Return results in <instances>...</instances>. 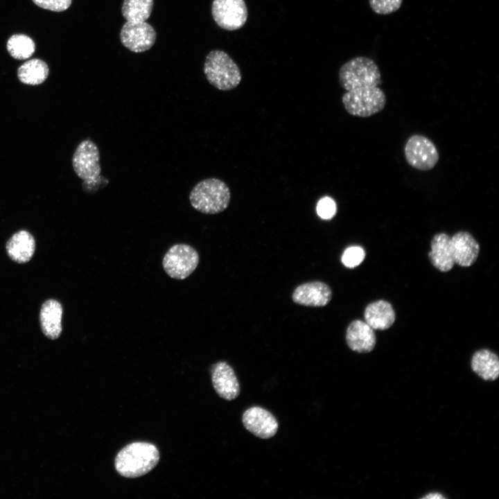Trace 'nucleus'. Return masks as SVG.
Masks as SVG:
<instances>
[{
    "instance_id": "nucleus-3",
    "label": "nucleus",
    "mask_w": 499,
    "mask_h": 499,
    "mask_svg": "<svg viewBox=\"0 0 499 499\" xmlns=\"http://www.w3.org/2000/svg\"><path fill=\"white\" fill-rule=\"evenodd\" d=\"M230 200L231 192L228 186L215 177L199 182L189 194L191 206L205 214L222 212L228 207Z\"/></svg>"
},
{
    "instance_id": "nucleus-8",
    "label": "nucleus",
    "mask_w": 499,
    "mask_h": 499,
    "mask_svg": "<svg viewBox=\"0 0 499 499\" xmlns=\"http://www.w3.org/2000/svg\"><path fill=\"white\" fill-rule=\"evenodd\" d=\"M404 153L408 164L419 170L432 169L439 158L435 145L428 137L421 134H414L408 139Z\"/></svg>"
},
{
    "instance_id": "nucleus-12",
    "label": "nucleus",
    "mask_w": 499,
    "mask_h": 499,
    "mask_svg": "<svg viewBox=\"0 0 499 499\" xmlns=\"http://www.w3.org/2000/svg\"><path fill=\"white\" fill-rule=\"evenodd\" d=\"M332 297L331 288L322 281H312L297 286L294 290L292 301L299 305L322 307L327 305Z\"/></svg>"
},
{
    "instance_id": "nucleus-9",
    "label": "nucleus",
    "mask_w": 499,
    "mask_h": 499,
    "mask_svg": "<svg viewBox=\"0 0 499 499\" xmlns=\"http://www.w3.org/2000/svg\"><path fill=\"white\" fill-rule=\"evenodd\" d=\"M211 15L219 27L231 31L245 24L248 10L244 0H213Z\"/></svg>"
},
{
    "instance_id": "nucleus-10",
    "label": "nucleus",
    "mask_w": 499,
    "mask_h": 499,
    "mask_svg": "<svg viewBox=\"0 0 499 499\" xmlns=\"http://www.w3.org/2000/svg\"><path fill=\"white\" fill-rule=\"evenodd\" d=\"M156 37L155 30L146 21H126L120 31L121 44L134 53H142L149 50L155 43Z\"/></svg>"
},
{
    "instance_id": "nucleus-26",
    "label": "nucleus",
    "mask_w": 499,
    "mask_h": 499,
    "mask_svg": "<svg viewBox=\"0 0 499 499\" xmlns=\"http://www.w3.org/2000/svg\"><path fill=\"white\" fill-rule=\"evenodd\" d=\"M37 6L55 12L66 10L71 4L72 0H32Z\"/></svg>"
},
{
    "instance_id": "nucleus-21",
    "label": "nucleus",
    "mask_w": 499,
    "mask_h": 499,
    "mask_svg": "<svg viewBox=\"0 0 499 499\" xmlns=\"http://www.w3.org/2000/svg\"><path fill=\"white\" fill-rule=\"evenodd\" d=\"M48 64L40 59H32L25 62L17 69L19 80L25 85H38L48 78Z\"/></svg>"
},
{
    "instance_id": "nucleus-18",
    "label": "nucleus",
    "mask_w": 499,
    "mask_h": 499,
    "mask_svg": "<svg viewBox=\"0 0 499 499\" xmlns=\"http://www.w3.org/2000/svg\"><path fill=\"white\" fill-rule=\"evenodd\" d=\"M35 250V238L30 233L25 230L15 233L6 243L8 256L18 263L28 262L32 259Z\"/></svg>"
},
{
    "instance_id": "nucleus-7",
    "label": "nucleus",
    "mask_w": 499,
    "mask_h": 499,
    "mask_svg": "<svg viewBox=\"0 0 499 499\" xmlns=\"http://www.w3.org/2000/svg\"><path fill=\"white\" fill-rule=\"evenodd\" d=\"M198 252L192 246L179 243L170 247L165 254L162 265L171 278L182 280L190 276L199 263Z\"/></svg>"
},
{
    "instance_id": "nucleus-15",
    "label": "nucleus",
    "mask_w": 499,
    "mask_h": 499,
    "mask_svg": "<svg viewBox=\"0 0 499 499\" xmlns=\"http://www.w3.org/2000/svg\"><path fill=\"white\" fill-rule=\"evenodd\" d=\"M454 262L462 267H469L476 261L480 246L468 232L459 231L450 237Z\"/></svg>"
},
{
    "instance_id": "nucleus-4",
    "label": "nucleus",
    "mask_w": 499,
    "mask_h": 499,
    "mask_svg": "<svg viewBox=\"0 0 499 499\" xmlns=\"http://www.w3.org/2000/svg\"><path fill=\"white\" fill-rule=\"evenodd\" d=\"M338 81L346 91L378 87L382 83L377 64L364 56L355 57L342 64L338 71Z\"/></svg>"
},
{
    "instance_id": "nucleus-23",
    "label": "nucleus",
    "mask_w": 499,
    "mask_h": 499,
    "mask_svg": "<svg viewBox=\"0 0 499 499\" xmlns=\"http://www.w3.org/2000/svg\"><path fill=\"white\" fill-rule=\"evenodd\" d=\"M9 54L17 60H26L35 52V44L33 39L24 34H15L6 44Z\"/></svg>"
},
{
    "instance_id": "nucleus-1",
    "label": "nucleus",
    "mask_w": 499,
    "mask_h": 499,
    "mask_svg": "<svg viewBox=\"0 0 499 499\" xmlns=\"http://www.w3.org/2000/svg\"><path fill=\"white\" fill-rule=\"evenodd\" d=\"M159 459V453L155 446L147 442H134L117 454L115 468L122 476L134 478L148 473Z\"/></svg>"
},
{
    "instance_id": "nucleus-17",
    "label": "nucleus",
    "mask_w": 499,
    "mask_h": 499,
    "mask_svg": "<svg viewBox=\"0 0 499 499\" xmlns=\"http://www.w3.org/2000/svg\"><path fill=\"white\" fill-rule=\"evenodd\" d=\"M428 257L435 268L448 272L454 265L450 237L444 233L436 234L432 239Z\"/></svg>"
},
{
    "instance_id": "nucleus-16",
    "label": "nucleus",
    "mask_w": 499,
    "mask_h": 499,
    "mask_svg": "<svg viewBox=\"0 0 499 499\" xmlns=\"http://www.w3.org/2000/svg\"><path fill=\"white\" fill-rule=\"evenodd\" d=\"M62 306L55 299H48L42 305L40 320L42 331L51 340L57 339L62 333Z\"/></svg>"
},
{
    "instance_id": "nucleus-19",
    "label": "nucleus",
    "mask_w": 499,
    "mask_h": 499,
    "mask_svg": "<svg viewBox=\"0 0 499 499\" xmlns=\"http://www.w3.org/2000/svg\"><path fill=\"white\" fill-rule=\"evenodd\" d=\"M365 322L373 329L385 330L395 321V313L392 305L379 300L369 304L365 310Z\"/></svg>"
},
{
    "instance_id": "nucleus-25",
    "label": "nucleus",
    "mask_w": 499,
    "mask_h": 499,
    "mask_svg": "<svg viewBox=\"0 0 499 499\" xmlns=\"http://www.w3.org/2000/svg\"><path fill=\"white\" fill-rule=\"evenodd\" d=\"M371 10L378 15H389L397 11L403 0H369Z\"/></svg>"
},
{
    "instance_id": "nucleus-5",
    "label": "nucleus",
    "mask_w": 499,
    "mask_h": 499,
    "mask_svg": "<svg viewBox=\"0 0 499 499\" xmlns=\"http://www.w3.org/2000/svg\"><path fill=\"white\" fill-rule=\"evenodd\" d=\"M204 73L208 82L221 91L236 88L242 79L237 64L221 50H213L207 54L204 64Z\"/></svg>"
},
{
    "instance_id": "nucleus-2",
    "label": "nucleus",
    "mask_w": 499,
    "mask_h": 499,
    "mask_svg": "<svg viewBox=\"0 0 499 499\" xmlns=\"http://www.w3.org/2000/svg\"><path fill=\"white\" fill-rule=\"evenodd\" d=\"M73 168L81 180L82 188L89 193L106 186L109 180L100 175V153L96 144L90 139L82 141L72 157Z\"/></svg>"
},
{
    "instance_id": "nucleus-11",
    "label": "nucleus",
    "mask_w": 499,
    "mask_h": 499,
    "mask_svg": "<svg viewBox=\"0 0 499 499\" xmlns=\"http://www.w3.org/2000/svg\"><path fill=\"white\" fill-rule=\"evenodd\" d=\"M242 421L250 432L261 439L272 437L277 433L279 426L274 417L260 407H252L245 410Z\"/></svg>"
},
{
    "instance_id": "nucleus-14",
    "label": "nucleus",
    "mask_w": 499,
    "mask_h": 499,
    "mask_svg": "<svg viewBox=\"0 0 499 499\" xmlns=\"http://www.w3.org/2000/svg\"><path fill=\"white\" fill-rule=\"evenodd\" d=\"M348 347L358 353L371 351L376 342L374 329L365 322L354 320L348 326L346 332Z\"/></svg>"
},
{
    "instance_id": "nucleus-28",
    "label": "nucleus",
    "mask_w": 499,
    "mask_h": 499,
    "mask_svg": "<svg viewBox=\"0 0 499 499\" xmlns=\"http://www.w3.org/2000/svg\"><path fill=\"white\" fill-rule=\"evenodd\" d=\"M423 498L426 499H442L445 498V497L441 495L439 493H430L428 495H426Z\"/></svg>"
},
{
    "instance_id": "nucleus-13",
    "label": "nucleus",
    "mask_w": 499,
    "mask_h": 499,
    "mask_svg": "<svg viewBox=\"0 0 499 499\" xmlns=\"http://www.w3.org/2000/svg\"><path fill=\"white\" fill-rule=\"evenodd\" d=\"M211 379L215 391L221 398L231 401L238 396V380L234 369L227 362H218L213 365Z\"/></svg>"
},
{
    "instance_id": "nucleus-27",
    "label": "nucleus",
    "mask_w": 499,
    "mask_h": 499,
    "mask_svg": "<svg viewBox=\"0 0 499 499\" xmlns=\"http://www.w3.org/2000/svg\"><path fill=\"white\" fill-rule=\"evenodd\" d=\"M336 212V204L330 198L321 199L317 205V213L322 219H331Z\"/></svg>"
},
{
    "instance_id": "nucleus-24",
    "label": "nucleus",
    "mask_w": 499,
    "mask_h": 499,
    "mask_svg": "<svg viewBox=\"0 0 499 499\" xmlns=\"http://www.w3.org/2000/svg\"><path fill=\"white\" fill-rule=\"evenodd\" d=\"M365 257L364 250L359 246H351L345 250L342 256V263L349 268L360 265Z\"/></svg>"
},
{
    "instance_id": "nucleus-20",
    "label": "nucleus",
    "mask_w": 499,
    "mask_h": 499,
    "mask_svg": "<svg viewBox=\"0 0 499 499\" xmlns=\"http://www.w3.org/2000/svg\"><path fill=\"white\" fill-rule=\"evenodd\" d=\"M471 368L485 380H494L499 376L498 356L488 349L477 351L471 359Z\"/></svg>"
},
{
    "instance_id": "nucleus-22",
    "label": "nucleus",
    "mask_w": 499,
    "mask_h": 499,
    "mask_svg": "<svg viewBox=\"0 0 499 499\" xmlns=\"http://www.w3.org/2000/svg\"><path fill=\"white\" fill-rule=\"evenodd\" d=\"M154 0H123L121 13L126 21H146L150 16Z\"/></svg>"
},
{
    "instance_id": "nucleus-6",
    "label": "nucleus",
    "mask_w": 499,
    "mask_h": 499,
    "mask_svg": "<svg viewBox=\"0 0 499 499\" xmlns=\"http://www.w3.org/2000/svg\"><path fill=\"white\" fill-rule=\"evenodd\" d=\"M385 92L378 87L347 91L342 103L351 115L369 117L381 112L386 105Z\"/></svg>"
}]
</instances>
